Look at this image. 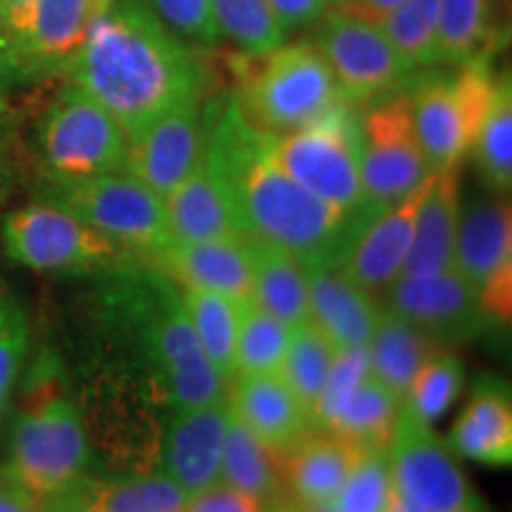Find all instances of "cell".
Segmentation results:
<instances>
[{"mask_svg": "<svg viewBox=\"0 0 512 512\" xmlns=\"http://www.w3.org/2000/svg\"><path fill=\"white\" fill-rule=\"evenodd\" d=\"M439 0H403L380 22V31L392 43L411 72L432 67L437 43Z\"/></svg>", "mask_w": 512, "mask_h": 512, "instance_id": "obj_39", "label": "cell"}, {"mask_svg": "<svg viewBox=\"0 0 512 512\" xmlns=\"http://www.w3.org/2000/svg\"><path fill=\"white\" fill-rule=\"evenodd\" d=\"M494 60L411 76L406 83L413 124L432 171L460 166L475 145L494 95Z\"/></svg>", "mask_w": 512, "mask_h": 512, "instance_id": "obj_7", "label": "cell"}, {"mask_svg": "<svg viewBox=\"0 0 512 512\" xmlns=\"http://www.w3.org/2000/svg\"><path fill=\"white\" fill-rule=\"evenodd\" d=\"M268 138L249 124L233 93L209 102L204 157L228 178L247 233L287 249L304 266H342L377 214H349L302 188L266 157Z\"/></svg>", "mask_w": 512, "mask_h": 512, "instance_id": "obj_1", "label": "cell"}, {"mask_svg": "<svg viewBox=\"0 0 512 512\" xmlns=\"http://www.w3.org/2000/svg\"><path fill=\"white\" fill-rule=\"evenodd\" d=\"M453 268L477 290L491 323L512 316V209L508 195L472 197L460 207Z\"/></svg>", "mask_w": 512, "mask_h": 512, "instance_id": "obj_14", "label": "cell"}, {"mask_svg": "<svg viewBox=\"0 0 512 512\" xmlns=\"http://www.w3.org/2000/svg\"><path fill=\"white\" fill-rule=\"evenodd\" d=\"M0 512H41L36 505H31L27 498L19 496L17 491L0 489Z\"/></svg>", "mask_w": 512, "mask_h": 512, "instance_id": "obj_48", "label": "cell"}, {"mask_svg": "<svg viewBox=\"0 0 512 512\" xmlns=\"http://www.w3.org/2000/svg\"><path fill=\"white\" fill-rule=\"evenodd\" d=\"M460 207V166L434 171V181L420 204L413 242L401 275H427L453 268Z\"/></svg>", "mask_w": 512, "mask_h": 512, "instance_id": "obj_26", "label": "cell"}, {"mask_svg": "<svg viewBox=\"0 0 512 512\" xmlns=\"http://www.w3.org/2000/svg\"><path fill=\"white\" fill-rule=\"evenodd\" d=\"M268 503L247 491L216 482L188 496L183 512H266Z\"/></svg>", "mask_w": 512, "mask_h": 512, "instance_id": "obj_44", "label": "cell"}, {"mask_svg": "<svg viewBox=\"0 0 512 512\" xmlns=\"http://www.w3.org/2000/svg\"><path fill=\"white\" fill-rule=\"evenodd\" d=\"M370 373L368 349H344L337 351L332 361L330 373L325 377L323 389L313 406V427L325 430L328 422L335 418V413L342 408V403L349 399L351 392L361 384L363 377Z\"/></svg>", "mask_w": 512, "mask_h": 512, "instance_id": "obj_43", "label": "cell"}, {"mask_svg": "<svg viewBox=\"0 0 512 512\" xmlns=\"http://www.w3.org/2000/svg\"><path fill=\"white\" fill-rule=\"evenodd\" d=\"M448 446L486 467L512 463V399L508 382L484 375L453 422Z\"/></svg>", "mask_w": 512, "mask_h": 512, "instance_id": "obj_24", "label": "cell"}, {"mask_svg": "<svg viewBox=\"0 0 512 512\" xmlns=\"http://www.w3.org/2000/svg\"><path fill=\"white\" fill-rule=\"evenodd\" d=\"M204 95L178 102L128 140L126 171L162 200L195 171L207 150L209 105H204Z\"/></svg>", "mask_w": 512, "mask_h": 512, "instance_id": "obj_16", "label": "cell"}, {"mask_svg": "<svg viewBox=\"0 0 512 512\" xmlns=\"http://www.w3.org/2000/svg\"><path fill=\"white\" fill-rule=\"evenodd\" d=\"M401 3L403 0H337V3H332V10L342 12V15L347 17H354L358 22L380 27L382 19L394 8H399Z\"/></svg>", "mask_w": 512, "mask_h": 512, "instance_id": "obj_47", "label": "cell"}, {"mask_svg": "<svg viewBox=\"0 0 512 512\" xmlns=\"http://www.w3.org/2000/svg\"><path fill=\"white\" fill-rule=\"evenodd\" d=\"M465 387L463 361L453 351H434L422 363L401 399V411L434 425L460 399Z\"/></svg>", "mask_w": 512, "mask_h": 512, "instance_id": "obj_36", "label": "cell"}, {"mask_svg": "<svg viewBox=\"0 0 512 512\" xmlns=\"http://www.w3.org/2000/svg\"><path fill=\"white\" fill-rule=\"evenodd\" d=\"M432 181L434 171L401 202L373 216L368 226L363 228V233L358 235L354 249L342 264V271L366 292H382L401 275L413 242L420 204L425 200Z\"/></svg>", "mask_w": 512, "mask_h": 512, "instance_id": "obj_21", "label": "cell"}, {"mask_svg": "<svg viewBox=\"0 0 512 512\" xmlns=\"http://www.w3.org/2000/svg\"><path fill=\"white\" fill-rule=\"evenodd\" d=\"M441 344L434 342L406 318L394 311H380L375 332L368 344L370 373L380 380L389 392L403 399L408 384L418 373L422 363L430 358Z\"/></svg>", "mask_w": 512, "mask_h": 512, "instance_id": "obj_30", "label": "cell"}, {"mask_svg": "<svg viewBox=\"0 0 512 512\" xmlns=\"http://www.w3.org/2000/svg\"><path fill=\"white\" fill-rule=\"evenodd\" d=\"M228 418V396L171 411L159 439L157 470L188 494L219 482Z\"/></svg>", "mask_w": 512, "mask_h": 512, "instance_id": "obj_18", "label": "cell"}, {"mask_svg": "<svg viewBox=\"0 0 512 512\" xmlns=\"http://www.w3.org/2000/svg\"><path fill=\"white\" fill-rule=\"evenodd\" d=\"M266 157L283 174L297 181L332 207L358 214H380L368 207L361 185L358 164V114L351 102H342L335 110L313 124L268 138Z\"/></svg>", "mask_w": 512, "mask_h": 512, "instance_id": "obj_8", "label": "cell"}, {"mask_svg": "<svg viewBox=\"0 0 512 512\" xmlns=\"http://www.w3.org/2000/svg\"><path fill=\"white\" fill-rule=\"evenodd\" d=\"M363 446L328 430H311L283 453L287 494L309 508H328Z\"/></svg>", "mask_w": 512, "mask_h": 512, "instance_id": "obj_25", "label": "cell"}, {"mask_svg": "<svg viewBox=\"0 0 512 512\" xmlns=\"http://www.w3.org/2000/svg\"><path fill=\"white\" fill-rule=\"evenodd\" d=\"M309 320L337 351L368 349L380 306L342 266H306Z\"/></svg>", "mask_w": 512, "mask_h": 512, "instance_id": "obj_22", "label": "cell"}, {"mask_svg": "<svg viewBox=\"0 0 512 512\" xmlns=\"http://www.w3.org/2000/svg\"><path fill=\"white\" fill-rule=\"evenodd\" d=\"M57 512H91V510H83V508H64V510H57Z\"/></svg>", "mask_w": 512, "mask_h": 512, "instance_id": "obj_53", "label": "cell"}, {"mask_svg": "<svg viewBox=\"0 0 512 512\" xmlns=\"http://www.w3.org/2000/svg\"><path fill=\"white\" fill-rule=\"evenodd\" d=\"M69 81L100 102L131 140L178 102L207 93L209 74L195 50L140 0H114L88 22Z\"/></svg>", "mask_w": 512, "mask_h": 512, "instance_id": "obj_2", "label": "cell"}, {"mask_svg": "<svg viewBox=\"0 0 512 512\" xmlns=\"http://www.w3.org/2000/svg\"><path fill=\"white\" fill-rule=\"evenodd\" d=\"M306 512H328V510H325V508H309V505H306Z\"/></svg>", "mask_w": 512, "mask_h": 512, "instance_id": "obj_54", "label": "cell"}, {"mask_svg": "<svg viewBox=\"0 0 512 512\" xmlns=\"http://www.w3.org/2000/svg\"><path fill=\"white\" fill-rule=\"evenodd\" d=\"M36 157L46 183H72L126 171L128 138L119 121L72 81L36 124Z\"/></svg>", "mask_w": 512, "mask_h": 512, "instance_id": "obj_6", "label": "cell"}, {"mask_svg": "<svg viewBox=\"0 0 512 512\" xmlns=\"http://www.w3.org/2000/svg\"><path fill=\"white\" fill-rule=\"evenodd\" d=\"M88 465L86 418L64 392L57 363L43 356L29 375L12 425L8 479L31 505L50 510L86 479Z\"/></svg>", "mask_w": 512, "mask_h": 512, "instance_id": "obj_4", "label": "cell"}, {"mask_svg": "<svg viewBox=\"0 0 512 512\" xmlns=\"http://www.w3.org/2000/svg\"><path fill=\"white\" fill-rule=\"evenodd\" d=\"M112 3H114V0H91V10H93V15H98V12H102L105 8H110Z\"/></svg>", "mask_w": 512, "mask_h": 512, "instance_id": "obj_52", "label": "cell"}, {"mask_svg": "<svg viewBox=\"0 0 512 512\" xmlns=\"http://www.w3.org/2000/svg\"><path fill=\"white\" fill-rule=\"evenodd\" d=\"M384 292L389 311L406 318L437 344L470 342L491 325L477 290L456 268L427 275H399Z\"/></svg>", "mask_w": 512, "mask_h": 512, "instance_id": "obj_17", "label": "cell"}, {"mask_svg": "<svg viewBox=\"0 0 512 512\" xmlns=\"http://www.w3.org/2000/svg\"><path fill=\"white\" fill-rule=\"evenodd\" d=\"M219 482L247 491L266 503L287 496L283 453L273 451L259 437H254L233 413L228 418L226 441H223Z\"/></svg>", "mask_w": 512, "mask_h": 512, "instance_id": "obj_31", "label": "cell"}, {"mask_svg": "<svg viewBox=\"0 0 512 512\" xmlns=\"http://www.w3.org/2000/svg\"><path fill=\"white\" fill-rule=\"evenodd\" d=\"M114 271L107 309L133 349V375L169 413L223 399L228 382L197 342L178 285L150 266L124 261Z\"/></svg>", "mask_w": 512, "mask_h": 512, "instance_id": "obj_3", "label": "cell"}, {"mask_svg": "<svg viewBox=\"0 0 512 512\" xmlns=\"http://www.w3.org/2000/svg\"><path fill=\"white\" fill-rule=\"evenodd\" d=\"M93 10L91 0H29L0 24V88L69 76Z\"/></svg>", "mask_w": 512, "mask_h": 512, "instance_id": "obj_10", "label": "cell"}, {"mask_svg": "<svg viewBox=\"0 0 512 512\" xmlns=\"http://www.w3.org/2000/svg\"><path fill=\"white\" fill-rule=\"evenodd\" d=\"M268 3L287 31L311 27L330 10V0H268Z\"/></svg>", "mask_w": 512, "mask_h": 512, "instance_id": "obj_45", "label": "cell"}, {"mask_svg": "<svg viewBox=\"0 0 512 512\" xmlns=\"http://www.w3.org/2000/svg\"><path fill=\"white\" fill-rule=\"evenodd\" d=\"M27 3L29 0H0V24H3L5 19L12 15V12L19 10L22 5H27Z\"/></svg>", "mask_w": 512, "mask_h": 512, "instance_id": "obj_51", "label": "cell"}, {"mask_svg": "<svg viewBox=\"0 0 512 512\" xmlns=\"http://www.w3.org/2000/svg\"><path fill=\"white\" fill-rule=\"evenodd\" d=\"M389 456L382 448H363L351 472L325 510L328 512H382L392 494Z\"/></svg>", "mask_w": 512, "mask_h": 512, "instance_id": "obj_40", "label": "cell"}, {"mask_svg": "<svg viewBox=\"0 0 512 512\" xmlns=\"http://www.w3.org/2000/svg\"><path fill=\"white\" fill-rule=\"evenodd\" d=\"M290 332V325L273 318L254 302L242 304L235 342V377L278 373L290 344Z\"/></svg>", "mask_w": 512, "mask_h": 512, "instance_id": "obj_38", "label": "cell"}, {"mask_svg": "<svg viewBox=\"0 0 512 512\" xmlns=\"http://www.w3.org/2000/svg\"><path fill=\"white\" fill-rule=\"evenodd\" d=\"M382 512H415V510L392 489V494H389V501H387V505H384Z\"/></svg>", "mask_w": 512, "mask_h": 512, "instance_id": "obj_50", "label": "cell"}, {"mask_svg": "<svg viewBox=\"0 0 512 512\" xmlns=\"http://www.w3.org/2000/svg\"><path fill=\"white\" fill-rule=\"evenodd\" d=\"M29 347V323L22 304L8 287H0V418L15 387Z\"/></svg>", "mask_w": 512, "mask_h": 512, "instance_id": "obj_42", "label": "cell"}, {"mask_svg": "<svg viewBox=\"0 0 512 512\" xmlns=\"http://www.w3.org/2000/svg\"><path fill=\"white\" fill-rule=\"evenodd\" d=\"M3 247L15 264L38 273L112 271L131 256L88 223L50 202L10 211L3 221Z\"/></svg>", "mask_w": 512, "mask_h": 512, "instance_id": "obj_12", "label": "cell"}, {"mask_svg": "<svg viewBox=\"0 0 512 512\" xmlns=\"http://www.w3.org/2000/svg\"><path fill=\"white\" fill-rule=\"evenodd\" d=\"M387 456L394 491L415 512H486L456 451L432 425L399 411Z\"/></svg>", "mask_w": 512, "mask_h": 512, "instance_id": "obj_13", "label": "cell"}, {"mask_svg": "<svg viewBox=\"0 0 512 512\" xmlns=\"http://www.w3.org/2000/svg\"><path fill=\"white\" fill-rule=\"evenodd\" d=\"M46 202L110 238L126 254L152 256L171 242L164 200L128 171L43 185Z\"/></svg>", "mask_w": 512, "mask_h": 512, "instance_id": "obj_9", "label": "cell"}, {"mask_svg": "<svg viewBox=\"0 0 512 512\" xmlns=\"http://www.w3.org/2000/svg\"><path fill=\"white\" fill-rule=\"evenodd\" d=\"M15 174V119L0 88V200L10 188Z\"/></svg>", "mask_w": 512, "mask_h": 512, "instance_id": "obj_46", "label": "cell"}, {"mask_svg": "<svg viewBox=\"0 0 512 512\" xmlns=\"http://www.w3.org/2000/svg\"><path fill=\"white\" fill-rule=\"evenodd\" d=\"M266 512H306V505L294 501V498L287 494L283 498H275V501L268 503Z\"/></svg>", "mask_w": 512, "mask_h": 512, "instance_id": "obj_49", "label": "cell"}, {"mask_svg": "<svg viewBox=\"0 0 512 512\" xmlns=\"http://www.w3.org/2000/svg\"><path fill=\"white\" fill-rule=\"evenodd\" d=\"M140 3L171 36L195 53L216 48L219 43V31L211 17V0H140Z\"/></svg>", "mask_w": 512, "mask_h": 512, "instance_id": "obj_41", "label": "cell"}, {"mask_svg": "<svg viewBox=\"0 0 512 512\" xmlns=\"http://www.w3.org/2000/svg\"><path fill=\"white\" fill-rule=\"evenodd\" d=\"M508 43L494 0H439L434 60L446 67L494 60Z\"/></svg>", "mask_w": 512, "mask_h": 512, "instance_id": "obj_27", "label": "cell"}, {"mask_svg": "<svg viewBox=\"0 0 512 512\" xmlns=\"http://www.w3.org/2000/svg\"><path fill=\"white\" fill-rule=\"evenodd\" d=\"M335 354L337 349L332 347L311 320L292 328L290 344H287L278 375L283 377L294 396L304 403L311 418L313 406H316L320 389L325 384V377H328L332 361H335Z\"/></svg>", "mask_w": 512, "mask_h": 512, "instance_id": "obj_37", "label": "cell"}, {"mask_svg": "<svg viewBox=\"0 0 512 512\" xmlns=\"http://www.w3.org/2000/svg\"><path fill=\"white\" fill-rule=\"evenodd\" d=\"M235 100L249 124L266 136H283L342 105L330 64L313 41L275 48L268 55H233Z\"/></svg>", "mask_w": 512, "mask_h": 512, "instance_id": "obj_5", "label": "cell"}, {"mask_svg": "<svg viewBox=\"0 0 512 512\" xmlns=\"http://www.w3.org/2000/svg\"><path fill=\"white\" fill-rule=\"evenodd\" d=\"M358 164L363 197L375 211L401 202L432 174L415 133L406 86L366 102L358 114Z\"/></svg>", "mask_w": 512, "mask_h": 512, "instance_id": "obj_11", "label": "cell"}, {"mask_svg": "<svg viewBox=\"0 0 512 512\" xmlns=\"http://www.w3.org/2000/svg\"><path fill=\"white\" fill-rule=\"evenodd\" d=\"M332 3H337V0H330V5H332Z\"/></svg>", "mask_w": 512, "mask_h": 512, "instance_id": "obj_55", "label": "cell"}, {"mask_svg": "<svg viewBox=\"0 0 512 512\" xmlns=\"http://www.w3.org/2000/svg\"><path fill=\"white\" fill-rule=\"evenodd\" d=\"M230 384L233 387L226 394L230 413L273 451H290L299 439L316 430L311 413L278 373L240 375Z\"/></svg>", "mask_w": 512, "mask_h": 512, "instance_id": "obj_23", "label": "cell"}, {"mask_svg": "<svg viewBox=\"0 0 512 512\" xmlns=\"http://www.w3.org/2000/svg\"><path fill=\"white\" fill-rule=\"evenodd\" d=\"M252 256V302L297 328L309 320V290H306V266L287 249L249 235Z\"/></svg>", "mask_w": 512, "mask_h": 512, "instance_id": "obj_29", "label": "cell"}, {"mask_svg": "<svg viewBox=\"0 0 512 512\" xmlns=\"http://www.w3.org/2000/svg\"><path fill=\"white\" fill-rule=\"evenodd\" d=\"M399 411V396L389 392L373 373H368L351 392L349 399L342 403V408L328 422L325 430L335 432L363 448L387 451Z\"/></svg>", "mask_w": 512, "mask_h": 512, "instance_id": "obj_32", "label": "cell"}, {"mask_svg": "<svg viewBox=\"0 0 512 512\" xmlns=\"http://www.w3.org/2000/svg\"><path fill=\"white\" fill-rule=\"evenodd\" d=\"M181 302L202 351L230 384L235 377V342H238L240 313L245 302L202 290H181Z\"/></svg>", "mask_w": 512, "mask_h": 512, "instance_id": "obj_33", "label": "cell"}, {"mask_svg": "<svg viewBox=\"0 0 512 512\" xmlns=\"http://www.w3.org/2000/svg\"><path fill=\"white\" fill-rule=\"evenodd\" d=\"M181 290L226 294L235 302H252V256L249 235L202 242H169L147 259Z\"/></svg>", "mask_w": 512, "mask_h": 512, "instance_id": "obj_19", "label": "cell"}, {"mask_svg": "<svg viewBox=\"0 0 512 512\" xmlns=\"http://www.w3.org/2000/svg\"><path fill=\"white\" fill-rule=\"evenodd\" d=\"M188 491L164 472H133L112 482H83L48 512L83 508L91 512H183Z\"/></svg>", "mask_w": 512, "mask_h": 512, "instance_id": "obj_28", "label": "cell"}, {"mask_svg": "<svg viewBox=\"0 0 512 512\" xmlns=\"http://www.w3.org/2000/svg\"><path fill=\"white\" fill-rule=\"evenodd\" d=\"M171 242H202L249 235L228 178L202 157L195 171L164 197Z\"/></svg>", "mask_w": 512, "mask_h": 512, "instance_id": "obj_20", "label": "cell"}, {"mask_svg": "<svg viewBox=\"0 0 512 512\" xmlns=\"http://www.w3.org/2000/svg\"><path fill=\"white\" fill-rule=\"evenodd\" d=\"M477 171L486 190L510 195L512 185V83L510 74H496L494 95L472 145Z\"/></svg>", "mask_w": 512, "mask_h": 512, "instance_id": "obj_34", "label": "cell"}, {"mask_svg": "<svg viewBox=\"0 0 512 512\" xmlns=\"http://www.w3.org/2000/svg\"><path fill=\"white\" fill-rule=\"evenodd\" d=\"M211 17L219 36L242 55H268L287 38L268 0H211Z\"/></svg>", "mask_w": 512, "mask_h": 512, "instance_id": "obj_35", "label": "cell"}, {"mask_svg": "<svg viewBox=\"0 0 512 512\" xmlns=\"http://www.w3.org/2000/svg\"><path fill=\"white\" fill-rule=\"evenodd\" d=\"M316 46L330 64L339 91L351 105L401 91L415 72L403 64L380 27L342 12H325Z\"/></svg>", "mask_w": 512, "mask_h": 512, "instance_id": "obj_15", "label": "cell"}]
</instances>
